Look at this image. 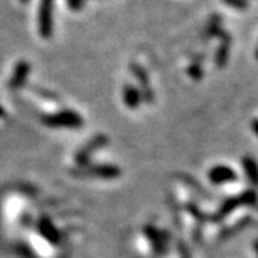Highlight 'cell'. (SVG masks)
Here are the masks:
<instances>
[{
  "label": "cell",
  "instance_id": "obj_15",
  "mask_svg": "<svg viewBox=\"0 0 258 258\" xmlns=\"http://www.w3.org/2000/svg\"><path fill=\"white\" fill-rule=\"evenodd\" d=\"M85 0H68V5L72 10H79L83 6Z\"/></svg>",
  "mask_w": 258,
  "mask_h": 258
},
{
  "label": "cell",
  "instance_id": "obj_5",
  "mask_svg": "<svg viewBox=\"0 0 258 258\" xmlns=\"http://www.w3.org/2000/svg\"><path fill=\"white\" fill-rule=\"evenodd\" d=\"M106 141L108 139L105 138V137H95V139L93 141H91L86 147L83 148L82 151L76 155V161H78V164L81 166H85L86 165V162H88V159L91 158V155H92L93 152L96 151V149H99V148L102 147V145H105L106 144Z\"/></svg>",
  "mask_w": 258,
  "mask_h": 258
},
{
  "label": "cell",
  "instance_id": "obj_13",
  "mask_svg": "<svg viewBox=\"0 0 258 258\" xmlns=\"http://www.w3.org/2000/svg\"><path fill=\"white\" fill-rule=\"evenodd\" d=\"M227 5H230L232 8L235 9H245L248 8V2L247 0H224Z\"/></svg>",
  "mask_w": 258,
  "mask_h": 258
},
{
  "label": "cell",
  "instance_id": "obj_17",
  "mask_svg": "<svg viewBox=\"0 0 258 258\" xmlns=\"http://www.w3.org/2000/svg\"><path fill=\"white\" fill-rule=\"evenodd\" d=\"M2 116H5V109L0 106V118H2Z\"/></svg>",
  "mask_w": 258,
  "mask_h": 258
},
{
  "label": "cell",
  "instance_id": "obj_18",
  "mask_svg": "<svg viewBox=\"0 0 258 258\" xmlns=\"http://www.w3.org/2000/svg\"><path fill=\"white\" fill-rule=\"evenodd\" d=\"M255 249H257V254H258V242L255 244Z\"/></svg>",
  "mask_w": 258,
  "mask_h": 258
},
{
  "label": "cell",
  "instance_id": "obj_2",
  "mask_svg": "<svg viewBox=\"0 0 258 258\" xmlns=\"http://www.w3.org/2000/svg\"><path fill=\"white\" fill-rule=\"evenodd\" d=\"M43 123L49 128H68V129H78L82 126V118L72 111H63L47 115L43 118Z\"/></svg>",
  "mask_w": 258,
  "mask_h": 258
},
{
  "label": "cell",
  "instance_id": "obj_20",
  "mask_svg": "<svg viewBox=\"0 0 258 258\" xmlns=\"http://www.w3.org/2000/svg\"><path fill=\"white\" fill-rule=\"evenodd\" d=\"M255 55H257V59H258V49H257V53H255Z\"/></svg>",
  "mask_w": 258,
  "mask_h": 258
},
{
  "label": "cell",
  "instance_id": "obj_3",
  "mask_svg": "<svg viewBox=\"0 0 258 258\" xmlns=\"http://www.w3.org/2000/svg\"><path fill=\"white\" fill-rule=\"evenodd\" d=\"M76 175L82 176H98L105 179H112L120 175V171L115 165H99V166H82L81 171H76Z\"/></svg>",
  "mask_w": 258,
  "mask_h": 258
},
{
  "label": "cell",
  "instance_id": "obj_19",
  "mask_svg": "<svg viewBox=\"0 0 258 258\" xmlns=\"http://www.w3.org/2000/svg\"><path fill=\"white\" fill-rule=\"evenodd\" d=\"M22 3H26V2H29V0H20Z\"/></svg>",
  "mask_w": 258,
  "mask_h": 258
},
{
  "label": "cell",
  "instance_id": "obj_11",
  "mask_svg": "<svg viewBox=\"0 0 258 258\" xmlns=\"http://www.w3.org/2000/svg\"><path fill=\"white\" fill-rule=\"evenodd\" d=\"M228 42H225V43H222L221 47H220V50H218V53H217V64L218 66H222V64H225L227 62V57H228Z\"/></svg>",
  "mask_w": 258,
  "mask_h": 258
},
{
  "label": "cell",
  "instance_id": "obj_8",
  "mask_svg": "<svg viewBox=\"0 0 258 258\" xmlns=\"http://www.w3.org/2000/svg\"><path fill=\"white\" fill-rule=\"evenodd\" d=\"M123 101L126 103V106L131 109H135L139 106L141 102V93L138 92V89L132 85H126L123 88Z\"/></svg>",
  "mask_w": 258,
  "mask_h": 258
},
{
  "label": "cell",
  "instance_id": "obj_14",
  "mask_svg": "<svg viewBox=\"0 0 258 258\" xmlns=\"http://www.w3.org/2000/svg\"><path fill=\"white\" fill-rule=\"evenodd\" d=\"M188 74L191 75L194 79H200V78L203 76V71L200 69V66H198V64H192V66L188 69Z\"/></svg>",
  "mask_w": 258,
  "mask_h": 258
},
{
  "label": "cell",
  "instance_id": "obj_1",
  "mask_svg": "<svg viewBox=\"0 0 258 258\" xmlns=\"http://www.w3.org/2000/svg\"><path fill=\"white\" fill-rule=\"evenodd\" d=\"M53 6L55 0H40L37 12V29L43 39H50L53 35Z\"/></svg>",
  "mask_w": 258,
  "mask_h": 258
},
{
  "label": "cell",
  "instance_id": "obj_10",
  "mask_svg": "<svg viewBox=\"0 0 258 258\" xmlns=\"http://www.w3.org/2000/svg\"><path fill=\"white\" fill-rule=\"evenodd\" d=\"M132 72L135 74V76L138 78L139 83H141V86H142V89H144V92L147 95L148 99H151V88H149V82H148V75L147 72L138 66V64H132Z\"/></svg>",
  "mask_w": 258,
  "mask_h": 258
},
{
  "label": "cell",
  "instance_id": "obj_16",
  "mask_svg": "<svg viewBox=\"0 0 258 258\" xmlns=\"http://www.w3.org/2000/svg\"><path fill=\"white\" fill-rule=\"evenodd\" d=\"M252 129H254V132L258 135V119H255L252 122Z\"/></svg>",
  "mask_w": 258,
  "mask_h": 258
},
{
  "label": "cell",
  "instance_id": "obj_6",
  "mask_svg": "<svg viewBox=\"0 0 258 258\" xmlns=\"http://www.w3.org/2000/svg\"><path fill=\"white\" fill-rule=\"evenodd\" d=\"M29 72H30V64L26 60H20L15 66V71H13L12 79H10V88H13V89L20 88L25 83V81H26Z\"/></svg>",
  "mask_w": 258,
  "mask_h": 258
},
{
  "label": "cell",
  "instance_id": "obj_7",
  "mask_svg": "<svg viewBox=\"0 0 258 258\" xmlns=\"http://www.w3.org/2000/svg\"><path fill=\"white\" fill-rule=\"evenodd\" d=\"M39 231L42 232V235L45 238H47V240L50 241V242H53V244H57L59 240H60V235H59L57 230H56L55 227H53V224L49 221L47 218L40 220V222H39Z\"/></svg>",
  "mask_w": 258,
  "mask_h": 258
},
{
  "label": "cell",
  "instance_id": "obj_12",
  "mask_svg": "<svg viewBox=\"0 0 258 258\" xmlns=\"http://www.w3.org/2000/svg\"><path fill=\"white\" fill-rule=\"evenodd\" d=\"M208 35H218L221 33V28H220V18L218 16H214L210 22V26H208V30H207Z\"/></svg>",
  "mask_w": 258,
  "mask_h": 258
},
{
  "label": "cell",
  "instance_id": "obj_4",
  "mask_svg": "<svg viewBox=\"0 0 258 258\" xmlns=\"http://www.w3.org/2000/svg\"><path fill=\"white\" fill-rule=\"evenodd\" d=\"M208 178H210V181H211L212 184L221 185L234 181L237 178V174L231 169L230 166L218 165L214 166L211 171L208 172Z\"/></svg>",
  "mask_w": 258,
  "mask_h": 258
},
{
  "label": "cell",
  "instance_id": "obj_9",
  "mask_svg": "<svg viewBox=\"0 0 258 258\" xmlns=\"http://www.w3.org/2000/svg\"><path fill=\"white\" fill-rule=\"evenodd\" d=\"M242 166L245 169V174L248 176V179L254 185H258V164L252 158H244Z\"/></svg>",
  "mask_w": 258,
  "mask_h": 258
}]
</instances>
